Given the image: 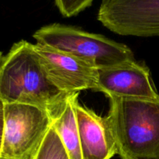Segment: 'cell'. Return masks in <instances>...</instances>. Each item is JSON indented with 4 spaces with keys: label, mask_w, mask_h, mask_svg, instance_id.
Here are the masks:
<instances>
[{
    "label": "cell",
    "mask_w": 159,
    "mask_h": 159,
    "mask_svg": "<svg viewBox=\"0 0 159 159\" xmlns=\"http://www.w3.org/2000/svg\"><path fill=\"white\" fill-rule=\"evenodd\" d=\"M68 96L49 79L34 44L20 40L3 57L0 65V101L4 104L34 106L52 114Z\"/></svg>",
    "instance_id": "1"
},
{
    "label": "cell",
    "mask_w": 159,
    "mask_h": 159,
    "mask_svg": "<svg viewBox=\"0 0 159 159\" xmlns=\"http://www.w3.org/2000/svg\"><path fill=\"white\" fill-rule=\"evenodd\" d=\"M107 118L121 159H159V99L111 96Z\"/></svg>",
    "instance_id": "2"
},
{
    "label": "cell",
    "mask_w": 159,
    "mask_h": 159,
    "mask_svg": "<svg viewBox=\"0 0 159 159\" xmlns=\"http://www.w3.org/2000/svg\"><path fill=\"white\" fill-rule=\"evenodd\" d=\"M33 37L37 43L71 54L98 69L135 60L127 45L75 26L53 23L37 30Z\"/></svg>",
    "instance_id": "3"
},
{
    "label": "cell",
    "mask_w": 159,
    "mask_h": 159,
    "mask_svg": "<svg viewBox=\"0 0 159 159\" xmlns=\"http://www.w3.org/2000/svg\"><path fill=\"white\" fill-rule=\"evenodd\" d=\"M52 124L51 116L39 107L4 104V130L0 159H33Z\"/></svg>",
    "instance_id": "4"
},
{
    "label": "cell",
    "mask_w": 159,
    "mask_h": 159,
    "mask_svg": "<svg viewBox=\"0 0 159 159\" xmlns=\"http://www.w3.org/2000/svg\"><path fill=\"white\" fill-rule=\"evenodd\" d=\"M97 19L119 35L159 37V0H102Z\"/></svg>",
    "instance_id": "5"
},
{
    "label": "cell",
    "mask_w": 159,
    "mask_h": 159,
    "mask_svg": "<svg viewBox=\"0 0 159 159\" xmlns=\"http://www.w3.org/2000/svg\"><path fill=\"white\" fill-rule=\"evenodd\" d=\"M34 49L50 80L67 95L96 91L98 68L71 54L37 43Z\"/></svg>",
    "instance_id": "6"
},
{
    "label": "cell",
    "mask_w": 159,
    "mask_h": 159,
    "mask_svg": "<svg viewBox=\"0 0 159 159\" xmlns=\"http://www.w3.org/2000/svg\"><path fill=\"white\" fill-rule=\"evenodd\" d=\"M96 91L108 98L159 99L148 67L136 60L98 69Z\"/></svg>",
    "instance_id": "7"
},
{
    "label": "cell",
    "mask_w": 159,
    "mask_h": 159,
    "mask_svg": "<svg viewBox=\"0 0 159 159\" xmlns=\"http://www.w3.org/2000/svg\"><path fill=\"white\" fill-rule=\"evenodd\" d=\"M76 119L83 159H110L117 155L108 118L78 103Z\"/></svg>",
    "instance_id": "8"
},
{
    "label": "cell",
    "mask_w": 159,
    "mask_h": 159,
    "mask_svg": "<svg viewBox=\"0 0 159 159\" xmlns=\"http://www.w3.org/2000/svg\"><path fill=\"white\" fill-rule=\"evenodd\" d=\"M79 93L66 98L62 105L51 114L52 126L61 140L70 159H83L76 119Z\"/></svg>",
    "instance_id": "9"
},
{
    "label": "cell",
    "mask_w": 159,
    "mask_h": 159,
    "mask_svg": "<svg viewBox=\"0 0 159 159\" xmlns=\"http://www.w3.org/2000/svg\"><path fill=\"white\" fill-rule=\"evenodd\" d=\"M33 159H70L52 124Z\"/></svg>",
    "instance_id": "10"
},
{
    "label": "cell",
    "mask_w": 159,
    "mask_h": 159,
    "mask_svg": "<svg viewBox=\"0 0 159 159\" xmlns=\"http://www.w3.org/2000/svg\"><path fill=\"white\" fill-rule=\"evenodd\" d=\"M94 0H54L56 6L63 16H77L93 4Z\"/></svg>",
    "instance_id": "11"
},
{
    "label": "cell",
    "mask_w": 159,
    "mask_h": 159,
    "mask_svg": "<svg viewBox=\"0 0 159 159\" xmlns=\"http://www.w3.org/2000/svg\"><path fill=\"white\" fill-rule=\"evenodd\" d=\"M3 130H4V103L0 101V153L2 144Z\"/></svg>",
    "instance_id": "12"
},
{
    "label": "cell",
    "mask_w": 159,
    "mask_h": 159,
    "mask_svg": "<svg viewBox=\"0 0 159 159\" xmlns=\"http://www.w3.org/2000/svg\"><path fill=\"white\" fill-rule=\"evenodd\" d=\"M3 57H4V55H3V54H2V51H0V65H1Z\"/></svg>",
    "instance_id": "13"
}]
</instances>
